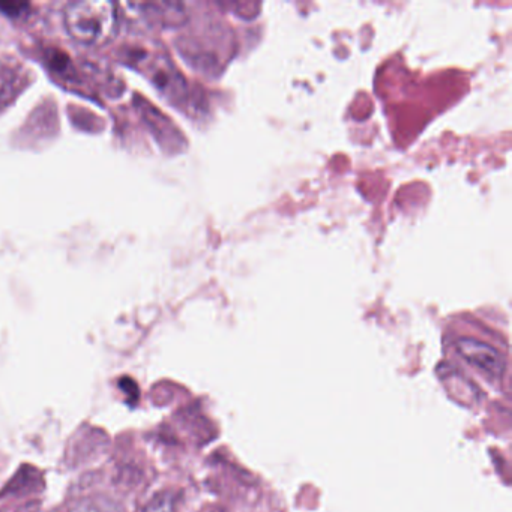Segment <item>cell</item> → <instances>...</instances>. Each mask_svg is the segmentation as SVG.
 Returning a JSON list of instances; mask_svg holds the SVG:
<instances>
[{"instance_id":"1","label":"cell","mask_w":512,"mask_h":512,"mask_svg":"<svg viewBox=\"0 0 512 512\" xmlns=\"http://www.w3.org/2000/svg\"><path fill=\"white\" fill-rule=\"evenodd\" d=\"M65 29L77 43L104 46L119 32L118 5L110 0H79L64 10Z\"/></svg>"},{"instance_id":"2","label":"cell","mask_w":512,"mask_h":512,"mask_svg":"<svg viewBox=\"0 0 512 512\" xmlns=\"http://www.w3.org/2000/svg\"><path fill=\"white\" fill-rule=\"evenodd\" d=\"M455 350L458 355L475 367L491 377H502L505 371V359L490 344L476 338L463 337L455 341Z\"/></svg>"},{"instance_id":"3","label":"cell","mask_w":512,"mask_h":512,"mask_svg":"<svg viewBox=\"0 0 512 512\" xmlns=\"http://www.w3.org/2000/svg\"><path fill=\"white\" fill-rule=\"evenodd\" d=\"M140 64L145 65L143 68L145 74L151 77L155 86L160 88L164 94L175 98V100L184 98L185 92H187V83L164 53H158L152 58L140 59Z\"/></svg>"},{"instance_id":"4","label":"cell","mask_w":512,"mask_h":512,"mask_svg":"<svg viewBox=\"0 0 512 512\" xmlns=\"http://www.w3.org/2000/svg\"><path fill=\"white\" fill-rule=\"evenodd\" d=\"M140 13L161 26H181L187 20L184 5L176 2H155V4H139Z\"/></svg>"},{"instance_id":"5","label":"cell","mask_w":512,"mask_h":512,"mask_svg":"<svg viewBox=\"0 0 512 512\" xmlns=\"http://www.w3.org/2000/svg\"><path fill=\"white\" fill-rule=\"evenodd\" d=\"M119 386H121L124 394L127 395L128 403L136 404L137 400H139V386H137V383L131 380L130 377H124L119 382Z\"/></svg>"},{"instance_id":"6","label":"cell","mask_w":512,"mask_h":512,"mask_svg":"<svg viewBox=\"0 0 512 512\" xmlns=\"http://www.w3.org/2000/svg\"><path fill=\"white\" fill-rule=\"evenodd\" d=\"M76 512H118L112 509L110 503L103 502V500H94V502H85L82 508L77 509Z\"/></svg>"}]
</instances>
